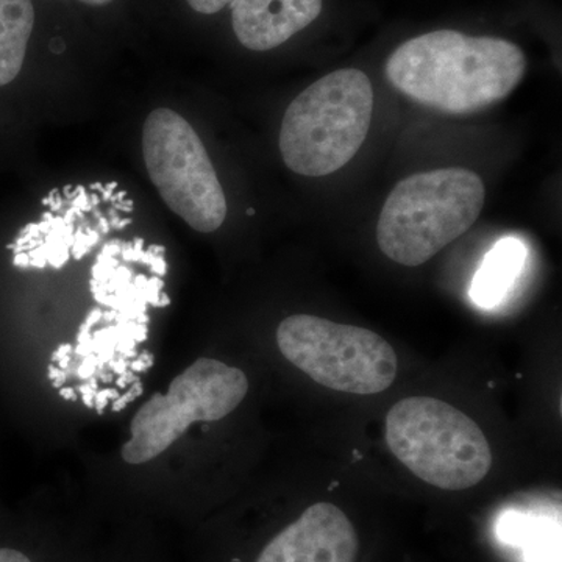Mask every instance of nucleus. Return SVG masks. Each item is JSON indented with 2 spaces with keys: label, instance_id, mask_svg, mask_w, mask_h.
I'll return each mask as SVG.
<instances>
[{
  "label": "nucleus",
  "instance_id": "4be33fe9",
  "mask_svg": "<svg viewBox=\"0 0 562 562\" xmlns=\"http://www.w3.org/2000/svg\"><path fill=\"white\" fill-rule=\"evenodd\" d=\"M43 205L50 206V211H60L65 206V199L61 198L60 191L52 190L44 199Z\"/></svg>",
  "mask_w": 562,
  "mask_h": 562
},
{
  "label": "nucleus",
  "instance_id": "49530a36",
  "mask_svg": "<svg viewBox=\"0 0 562 562\" xmlns=\"http://www.w3.org/2000/svg\"><path fill=\"white\" fill-rule=\"evenodd\" d=\"M149 249L151 250V254L155 255V257H158V255L166 254V247L162 246H150Z\"/></svg>",
  "mask_w": 562,
  "mask_h": 562
},
{
  "label": "nucleus",
  "instance_id": "a211bd4d",
  "mask_svg": "<svg viewBox=\"0 0 562 562\" xmlns=\"http://www.w3.org/2000/svg\"><path fill=\"white\" fill-rule=\"evenodd\" d=\"M162 288H165V281H162L161 277L154 276L151 279L147 280V305H151L154 308H158V302H160Z\"/></svg>",
  "mask_w": 562,
  "mask_h": 562
},
{
  "label": "nucleus",
  "instance_id": "c756f323",
  "mask_svg": "<svg viewBox=\"0 0 562 562\" xmlns=\"http://www.w3.org/2000/svg\"><path fill=\"white\" fill-rule=\"evenodd\" d=\"M13 266H14V268H21V269L31 268V258H29L27 251H21V254H14Z\"/></svg>",
  "mask_w": 562,
  "mask_h": 562
},
{
  "label": "nucleus",
  "instance_id": "0eeeda50",
  "mask_svg": "<svg viewBox=\"0 0 562 562\" xmlns=\"http://www.w3.org/2000/svg\"><path fill=\"white\" fill-rule=\"evenodd\" d=\"M247 392L249 380L241 369L199 358L172 380L168 394H155L140 406L131 422L132 438L122 446V460H155L195 422H216L235 412Z\"/></svg>",
  "mask_w": 562,
  "mask_h": 562
},
{
  "label": "nucleus",
  "instance_id": "412c9836",
  "mask_svg": "<svg viewBox=\"0 0 562 562\" xmlns=\"http://www.w3.org/2000/svg\"><path fill=\"white\" fill-rule=\"evenodd\" d=\"M99 371L98 355L90 353L83 358V362L76 369L77 376L81 380L91 379Z\"/></svg>",
  "mask_w": 562,
  "mask_h": 562
},
{
  "label": "nucleus",
  "instance_id": "37998d69",
  "mask_svg": "<svg viewBox=\"0 0 562 562\" xmlns=\"http://www.w3.org/2000/svg\"><path fill=\"white\" fill-rule=\"evenodd\" d=\"M102 201H101V195L99 194H95V192H92V194L90 195V206L92 210H95L98 209L99 205H101Z\"/></svg>",
  "mask_w": 562,
  "mask_h": 562
},
{
  "label": "nucleus",
  "instance_id": "9d476101",
  "mask_svg": "<svg viewBox=\"0 0 562 562\" xmlns=\"http://www.w3.org/2000/svg\"><path fill=\"white\" fill-rule=\"evenodd\" d=\"M497 536L502 542L519 547L525 562H561L560 517L508 512L498 519Z\"/></svg>",
  "mask_w": 562,
  "mask_h": 562
},
{
  "label": "nucleus",
  "instance_id": "e433bc0d",
  "mask_svg": "<svg viewBox=\"0 0 562 562\" xmlns=\"http://www.w3.org/2000/svg\"><path fill=\"white\" fill-rule=\"evenodd\" d=\"M155 255L151 254L150 249L144 250L143 257H140V265L150 266L151 261H154Z\"/></svg>",
  "mask_w": 562,
  "mask_h": 562
},
{
  "label": "nucleus",
  "instance_id": "c9c22d12",
  "mask_svg": "<svg viewBox=\"0 0 562 562\" xmlns=\"http://www.w3.org/2000/svg\"><path fill=\"white\" fill-rule=\"evenodd\" d=\"M65 372L66 371H63L58 366H54V362H50L49 368H47V376H49L50 382L57 380L58 376L63 375Z\"/></svg>",
  "mask_w": 562,
  "mask_h": 562
},
{
  "label": "nucleus",
  "instance_id": "9b49d317",
  "mask_svg": "<svg viewBox=\"0 0 562 562\" xmlns=\"http://www.w3.org/2000/svg\"><path fill=\"white\" fill-rule=\"evenodd\" d=\"M527 249L517 238H503L484 257L473 277L471 299L482 308H494L506 297L522 271Z\"/></svg>",
  "mask_w": 562,
  "mask_h": 562
},
{
  "label": "nucleus",
  "instance_id": "f3484780",
  "mask_svg": "<svg viewBox=\"0 0 562 562\" xmlns=\"http://www.w3.org/2000/svg\"><path fill=\"white\" fill-rule=\"evenodd\" d=\"M90 249L87 246V233H85V225L76 228V239H74L72 247H70V257L76 261H80Z\"/></svg>",
  "mask_w": 562,
  "mask_h": 562
},
{
  "label": "nucleus",
  "instance_id": "6ab92c4d",
  "mask_svg": "<svg viewBox=\"0 0 562 562\" xmlns=\"http://www.w3.org/2000/svg\"><path fill=\"white\" fill-rule=\"evenodd\" d=\"M117 397H120V392H117V390H111V387L95 392L94 409L98 412L99 416H102L103 412H105L106 405H109L110 402L116 401Z\"/></svg>",
  "mask_w": 562,
  "mask_h": 562
},
{
  "label": "nucleus",
  "instance_id": "79ce46f5",
  "mask_svg": "<svg viewBox=\"0 0 562 562\" xmlns=\"http://www.w3.org/2000/svg\"><path fill=\"white\" fill-rule=\"evenodd\" d=\"M70 362H72V355H68V357L61 358V360L58 361V368L63 369V371H68L70 368Z\"/></svg>",
  "mask_w": 562,
  "mask_h": 562
},
{
  "label": "nucleus",
  "instance_id": "f8f14e48",
  "mask_svg": "<svg viewBox=\"0 0 562 562\" xmlns=\"http://www.w3.org/2000/svg\"><path fill=\"white\" fill-rule=\"evenodd\" d=\"M33 25L32 0H0V87L20 76Z\"/></svg>",
  "mask_w": 562,
  "mask_h": 562
},
{
  "label": "nucleus",
  "instance_id": "4c0bfd02",
  "mask_svg": "<svg viewBox=\"0 0 562 562\" xmlns=\"http://www.w3.org/2000/svg\"><path fill=\"white\" fill-rule=\"evenodd\" d=\"M66 380H68V371L63 373V375L58 376L57 380H54V382H52V386L57 387V390H60V387L65 386Z\"/></svg>",
  "mask_w": 562,
  "mask_h": 562
},
{
  "label": "nucleus",
  "instance_id": "393cba45",
  "mask_svg": "<svg viewBox=\"0 0 562 562\" xmlns=\"http://www.w3.org/2000/svg\"><path fill=\"white\" fill-rule=\"evenodd\" d=\"M136 382H139V376L132 371H127L122 373V375H117L116 387H131Z\"/></svg>",
  "mask_w": 562,
  "mask_h": 562
},
{
  "label": "nucleus",
  "instance_id": "c85d7f7f",
  "mask_svg": "<svg viewBox=\"0 0 562 562\" xmlns=\"http://www.w3.org/2000/svg\"><path fill=\"white\" fill-rule=\"evenodd\" d=\"M147 338H149V325L136 324L135 335H133L136 344L146 342Z\"/></svg>",
  "mask_w": 562,
  "mask_h": 562
},
{
  "label": "nucleus",
  "instance_id": "aec40b11",
  "mask_svg": "<svg viewBox=\"0 0 562 562\" xmlns=\"http://www.w3.org/2000/svg\"><path fill=\"white\" fill-rule=\"evenodd\" d=\"M136 346H138V344H136L132 336L122 335L120 341L116 344V353L121 355V357H124L125 360H135V358L138 357V350H136Z\"/></svg>",
  "mask_w": 562,
  "mask_h": 562
},
{
  "label": "nucleus",
  "instance_id": "7c9ffc66",
  "mask_svg": "<svg viewBox=\"0 0 562 562\" xmlns=\"http://www.w3.org/2000/svg\"><path fill=\"white\" fill-rule=\"evenodd\" d=\"M133 206H135V203H133L132 199H124L122 202H114L113 209L117 211V213H132Z\"/></svg>",
  "mask_w": 562,
  "mask_h": 562
},
{
  "label": "nucleus",
  "instance_id": "4468645a",
  "mask_svg": "<svg viewBox=\"0 0 562 562\" xmlns=\"http://www.w3.org/2000/svg\"><path fill=\"white\" fill-rule=\"evenodd\" d=\"M133 281V271L127 266H117L116 271H114L113 277H111L109 283L105 284L106 294H114L121 288H124L125 284L132 283Z\"/></svg>",
  "mask_w": 562,
  "mask_h": 562
},
{
  "label": "nucleus",
  "instance_id": "39448f33",
  "mask_svg": "<svg viewBox=\"0 0 562 562\" xmlns=\"http://www.w3.org/2000/svg\"><path fill=\"white\" fill-rule=\"evenodd\" d=\"M277 344L295 368L333 391L379 394L397 375V355L391 344L355 325L294 314L279 325Z\"/></svg>",
  "mask_w": 562,
  "mask_h": 562
},
{
  "label": "nucleus",
  "instance_id": "6e6552de",
  "mask_svg": "<svg viewBox=\"0 0 562 562\" xmlns=\"http://www.w3.org/2000/svg\"><path fill=\"white\" fill-rule=\"evenodd\" d=\"M358 536L331 503H316L262 550L257 562H355Z\"/></svg>",
  "mask_w": 562,
  "mask_h": 562
},
{
  "label": "nucleus",
  "instance_id": "58836bf2",
  "mask_svg": "<svg viewBox=\"0 0 562 562\" xmlns=\"http://www.w3.org/2000/svg\"><path fill=\"white\" fill-rule=\"evenodd\" d=\"M81 402H83V405L87 406V408H94V395L92 394H85L81 395Z\"/></svg>",
  "mask_w": 562,
  "mask_h": 562
},
{
  "label": "nucleus",
  "instance_id": "f257e3e1",
  "mask_svg": "<svg viewBox=\"0 0 562 562\" xmlns=\"http://www.w3.org/2000/svg\"><path fill=\"white\" fill-rule=\"evenodd\" d=\"M512 41L438 31L406 41L386 61L395 90L427 109L471 114L505 101L527 72Z\"/></svg>",
  "mask_w": 562,
  "mask_h": 562
},
{
  "label": "nucleus",
  "instance_id": "20e7f679",
  "mask_svg": "<svg viewBox=\"0 0 562 562\" xmlns=\"http://www.w3.org/2000/svg\"><path fill=\"white\" fill-rule=\"evenodd\" d=\"M391 452L425 483L464 491L482 483L492 468L490 442L482 428L449 403L408 397L386 416Z\"/></svg>",
  "mask_w": 562,
  "mask_h": 562
},
{
  "label": "nucleus",
  "instance_id": "a19ab883",
  "mask_svg": "<svg viewBox=\"0 0 562 562\" xmlns=\"http://www.w3.org/2000/svg\"><path fill=\"white\" fill-rule=\"evenodd\" d=\"M172 301L166 292H161L160 302H158V308H166V306L171 305Z\"/></svg>",
  "mask_w": 562,
  "mask_h": 562
},
{
  "label": "nucleus",
  "instance_id": "de8ad7c7",
  "mask_svg": "<svg viewBox=\"0 0 562 562\" xmlns=\"http://www.w3.org/2000/svg\"><path fill=\"white\" fill-rule=\"evenodd\" d=\"M254 213H255L254 210H251V209L247 210V214H249V216H251V214H254Z\"/></svg>",
  "mask_w": 562,
  "mask_h": 562
},
{
  "label": "nucleus",
  "instance_id": "09e8293b",
  "mask_svg": "<svg viewBox=\"0 0 562 562\" xmlns=\"http://www.w3.org/2000/svg\"><path fill=\"white\" fill-rule=\"evenodd\" d=\"M233 562H239V561H238V560H235V561H233Z\"/></svg>",
  "mask_w": 562,
  "mask_h": 562
},
{
  "label": "nucleus",
  "instance_id": "5701e85b",
  "mask_svg": "<svg viewBox=\"0 0 562 562\" xmlns=\"http://www.w3.org/2000/svg\"><path fill=\"white\" fill-rule=\"evenodd\" d=\"M106 368H109L111 372L116 373V375H122V373L128 371V360L117 355V357H114L113 360L106 364Z\"/></svg>",
  "mask_w": 562,
  "mask_h": 562
},
{
  "label": "nucleus",
  "instance_id": "1a4fd4ad",
  "mask_svg": "<svg viewBox=\"0 0 562 562\" xmlns=\"http://www.w3.org/2000/svg\"><path fill=\"white\" fill-rule=\"evenodd\" d=\"M236 38L250 50L276 49L319 18L322 0H232Z\"/></svg>",
  "mask_w": 562,
  "mask_h": 562
},
{
  "label": "nucleus",
  "instance_id": "2eb2a0df",
  "mask_svg": "<svg viewBox=\"0 0 562 562\" xmlns=\"http://www.w3.org/2000/svg\"><path fill=\"white\" fill-rule=\"evenodd\" d=\"M144 394V387L143 383L136 382L133 383L131 387H128V391L125 392L124 395H120V397L116 398V401L113 402V405H111V412L113 413H121L124 412L125 408H127V405H131V403L135 402L136 398H139L140 395Z\"/></svg>",
  "mask_w": 562,
  "mask_h": 562
},
{
  "label": "nucleus",
  "instance_id": "2f4dec72",
  "mask_svg": "<svg viewBox=\"0 0 562 562\" xmlns=\"http://www.w3.org/2000/svg\"><path fill=\"white\" fill-rule=\"evenodd\" d=\"M121 257L122 261L124 262H135V255H133L132 243H122Z\"/></svg>",
  "mask_w": 562,
  "mask_h": 562
},
{
  "label": "nucleus",
  "instance_id": "c03bdc74",
  "mask_svg": "<svg viewBox=\"0 0 562 562\" xmlns=\"http://www.w3.org/2000/svg\"><path fill=\"white\" fill-rule=\"evenodd\" d=\"M124 199H127V191L114 192L113 199H111V203L122 202Z\"/></svg>",
  "mask_w": 562,
  "mask_h": 562
},
{
  "label": "nucleus",
  "instance_id": "cd10ccee",
  "mask_svg": "<svg viewBox=\"0 0 562 562\" xmlns=\"http://www.w3.org/2000/svg\"><path fill=\"white\" fill-rule=\"evenodd\" d=\"M117 190V181H110V183L103 184L101 192V201L102 202H111L113 199L114 192Z\"/></svg>",
  "mask_w": 562,
  "mask_h": 562
},
{
  "label": "nucleus",
  "instance_id": "a18cd8bd",
  "mask_svg": "<svg viewBox=\"0 0 562 562\" xmlns=\"http://www.w3.org/2000/svg\"><path fill=\"white\" fill-rule=\"evenodd\" d=\"M135 322H136V324L149 325L150 316L147 313L139 314V316L136 317Z\"/></svg>",
  "mask_w": 562,
  "mask_h": 562
},
{
  "label": "nucleus",
  "instance_id": "f704fd0d",
  "mask_svg": "<svg viewBox=\"0 0 562 562\" xmlns=\"http://www.w3.org/2000/svg\"><path fill=\"white\" fill-rule=\"evenodd\" d=\"M138 358L140 361L144 362V364H146L147 369L154 368L155 357H154V353H150V351H147V350L140 351V355H138Z\"/></svg>",
  "mask_w": 562,
  "mask_h": 562
},
{
  "label": "nucleus",
  "instance_id": "473e14b6",
  "mask_svg": "<svg viewBox=\"0 0 562 562\" xmlns=\"http://www.w3.org/2000/svg\"><path fill=\"white\" fill-rule=\"evenodd\" d=\"M60 397L68 402L79 401V395H77L76 387H60Z\"/></svg>",
  "mask_w": 562,
  "mask_h": 562
},
{
  "label": "nucleus",
  "instance_id": "b1692460",
  "mask_svg": "<svg viewBox=\"0 0 562 562\" xmlns=\"http://www.w3.org/2000/svg\"><path fill=\"white\" fill-rule=\"evenodd\" d=\"M149 268L155 276L161 277L162 279V277L166 276V272H168V262L165 260V255H158V257H155Z\"/></svg>",
  "mask_w": 562,
  "mask_h": 562
},
{
  "label": "nucleus",
  "instance_id": "f03ea898",
  "mask_svg": "<svg viewBox=\"0 0 562 562\" xmlns=\"http://www.w3.org/2000/svg\"><path fill=\"white\" fill-rule=\"evenodd\" d=\"M486 188L464 168L414 173L387 195L376 243L390 260L416 268L464 235L482 214Z\"/></svg>",
  "mask_w": 562,
  "mask_h": 562
},
{
  "label": "nucleus",
  "instance_id": "423d86ee",
  "mask_svg": "<svg viewBox=\"0 0 562 562\" xmlns=\"http://www.w3.org/2000/svg\"><path fill=\"white\" fill-rule=\"evenodd\" d=\"M147 173L166 205L201 233L220 231L227 199L201 136L169 109L151 111L143 127Z\"/></svg>",
  "mask_w": 562,
  "mask_h": 562
},
{
  "label": "nucleus",
  "instance_id": "7ed1b4c3",
  "mask_svg": "<svg viewBox=\"0 0 562 562\" xmlns=\"http://www.w3.org/2000/svg\"><path fill=\"white\" fill-rule=\"evenodd\" d=\"M373 111L371 80L360 69H339L301 92L284 113L280 151L292 172L330 176L358 154Z\"/></svg>",
  "mask_w": 562,
  "mask_h": 562
},
{
  "label": "nucleus",
  "instance_id": "ea45409f",
  "mask_svg": "<svg viewBox=\"0 0 562 562\" xmlns=\"http://www.w3.org/2000/svg\"><path fill=\"white\" fill-rule=\"evenodd\" d=\"M80 2L87 3V5L102 7L109 5V3L113 2V0H80Z\"/></svg>",
  "mask_w": 562,
  "mask_h": 562
},
{
  "label": "nucleus",
  "instance_id": "dca6fc26",
  "mask_svg": "<svg viewBox=\"0 0 562 562\" xmlns=\"http://www.w3.org/2000/svg\"><path fill=\"white\" fill-rule=\"evenodd\" d=\"M192 10L201 14L220 13L222 9L231 5L232 0H187Z\"/></svg>",
  "mask_w": 562,
  "mask_h": 562
},
{
  "label": "nucleus",
  "instance_id": "ddd939ff",
  "mask_svg": "<svg viewBox=\"0 0 562 562\" xmlns=\"http://www.w3.org/2000/svg\"><path fill=\"white\" fill-rule=\"evenodd\" d=\"M102 308H92L88 316L85 317L83 324L80 325V330L77 333V344H90L92 338V327L102 321Z\"/></svg>",
  "mask_w": 562,
  "mask_h": 562
},
{
  "label": "nucleus",
  "instance_id": "a878e982",
  "mask_svg": "<svg viewBox=\"0 0 562 562\" xmlns=\"http://www.w3.org/2000/svg\"><path fill=\"white\" fill-rule=\"evenodd\" d=\"M99 382L95 376H91V379L85 380L83 383L80 384V386H77V391L80 392L81 395L85 394H92L94 395L95 392H98Z\"/></svg>",
  "mask_w": 562,
  "mask_h": 562
},
{
  "label": "nucleus",
  "instance_id": "bb28decb",
  "mask_svg": "<svg viewBox=\"0 0 562 562\" xmlns=\"http://www.w3.org/2000/svg\"><path fill=\"white\" fill-rule=\"evenodd\" d=\"M68 355H74L72 344H61V346H58V349L52 353V362H58L61 358L68 357Z\"/></svg>",
  "mask_w": 562,
  "mask_h": 562
},
{
  "label": "nucleus",
  "instance_id": "72a5a7b5",
  "mask_svg": "<svg viewBox=\"0 0 562 562\" xmlns=\"http://www.w3.org/2000/svg\"><path fill=\"white\" fill-rule=\"evenodd\" d=\"M133 255H135V262H139L140 257L144 254V239L136 238L135 241L132 243Z\"/></svg>",
  "mask_w": 562,
  "mask_h": 562
}]
</instances>
